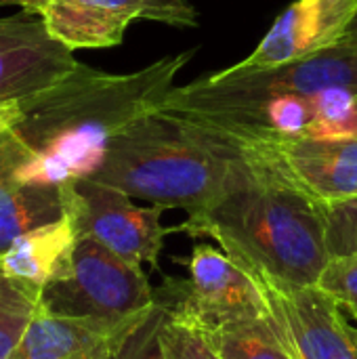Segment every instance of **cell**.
I'll list each match as a JSON object with an SVG mask.
<instances>
[{"instance_id":"21","label":"cell","mask_w":357,"mask_h":359,"mask_svg":"<svg viewBox=\"0 0 357 359\" xmlns=\"http://www.w3.org/2000/svg\"><path fill=\"white\" fill-rule=\"evenodd\" d=\"M318 288L357 320V255L330 257L318 280Z\"/></svg>"},{"instance_id":"6","label":"cell","mask_w":357,"mask_h":359,"mask_svg":"<svg viewBox=\"0 0 357 359\" xmlns=\"http://www.w3.org/2000/svg\"><path fill=\"white\" fill-rule=\"evenodd\" d=\"M187 280H166L154 288V301L204 332L269 318L263 284L227 252L200 244L187 261Z\"/></svg>"},{"instance_id":"26","label":"cell","mask_w":357,"mask_h":359,"mask_svg":"<svg viewBox=\"0 0 357 359\" xmlns=\"http://www.w3.org/2000/svg\"><path fill=\"white\" fill-rule=\"evenodd\" d=\"M11 135H13V130H8V133H4V135H0V158H2V154L6 151V147H8V141H11Z\"/></svg>"},{"instance_id":"2","label":"cell","mask_w":357,"mask_h":359,"mask_svg":"<svg viewBox=\"0 0 357 359\" xmlns=\"http://www.w3.org/2000/svg\"><path fill=\"white\" fill-rule=\"evenodd\" d=\"M191 57L194 50L166 55L130 74L78 63L57 84L21 99V120L13 133L32 154L17 168V179L46 185L90 179L116 135L162 109Z\"/></svg>"},{"instance_id":"14","label":"cell","mask_w":357,"mask_h":359,"mask_svg":"<svg viewBox=\"0 0 357 359\" xmlns=\"http://www.w3.org/2000/svg\"><path fill=\"white\" fill-rule=\"evenodd\" d=\"M130 322L116 324L40 311L8 359H105L116 337Z\"/></svg>"},{"instance_id":"5","label":"cell","mask_w":357,"mask_h":359,"mask_svg":"<svg viewBox=\"0 0 357 359\" xmlns=\"http://www.w3.org/2000/svg\"><path fill=\"white\" fill-rule=\"evenodd\" d=\"M154 305V288L141 265L128 263L101 242L78 236L69 269L40 292V311L63 318L130 322Z\"/></svg>"},{"instance_id":"22","label":"cell","mask_w":357,"mask_h":359,"mask_svg":"<svg viewBox=\"0 0 357 359\" xmlns=\"http://www.w3.org/2000/svg\"><path fill=\"white\" fill-rule=\"evenodd\" d=\"M324 212L330 257L357 255V198L324 204Z\"/></svg>"},{"instance_id":"4","label":"cell","mask_w":357,"mask_h":359,"mask_svg":"<svg viewBox=\"0 0 357 359\" xmlns=\"http://www.w3.org/2000/svg\"><path fill=\"white\" fill-rule=\"evenodd\" d=\"M330 86L349 88L357 95V50L335 46L295 63L261 69L236 63L185 86H175L162 103V111L248 143L271 99L282 95L316 97Z\"/></svg>"},{"instance_id":"7","label":"cell","mask_w":357,"mask_h":359,"mask_svg":"<svg viewBox=\"0 0 357 359\" xmlns=\"http://www.w3.org/2000/svg\"><path fill=\"white\" fill-rule=\"evenodd\" d=\"M65 215L76 236L101 242L128 263L158 265L164 236L160 206H137L133 198L116 187L93 179H72L63 185Z\"/></svg>"},{"instance_id":"20","label":"cell","mask_w":357,"mask_h":359,"mask_svg":"<svg viewBox=\"0 0 357 359\" xmlns=\"http://www.w3.org/2000/svg\"><path fill=\"white\" fill-rule=\"evenodd\" d=\"M162 343L168 359H221L208 332L170 313L162 326Z\"/></svg>"},{"instance_id":"23","label":"cell","mask_w":357,"mask_h":359,"mask_svg":"<svg viewBox=\"0 0 357 359\" xmlns=\"http://www.w3.org/2000/svg\"><path fill=\"white\" fill-rule=\"evenodd\" d=\"M21 120V103L19 101H0V135L15 128Z\"/></svg>"},{"instance_id":"27","label":"cell","mask_w":357,"mask_h":359,"mask_svg":"<svg viewBox=\"0 0 357 359\" xmlns=\"http://www.w3.org/2000/svg\"><path fill=\"white\" fill-rule=\"evenodd\" d=\"M0 6H19V0H0Z\"/></svg>"},{"instance_id":"25","label":"cell","mask_w":357,"mask_h":359,"mask_svg":"<svg viewBox=\"0 0 357 359\" xmlns=\"http://www.w3.org/2000/svg\"><path fill=\"white\" fill-rule=\"evenodd\" d=\"M48 4V0H19V6L25 8V11H32V13H42L44 6Z\"/></svg>"},{"instance_id":"10","label":"cell","mask_w":357,"mask_h":359,"mask_svg":"<svg viewBox=\"0 0 357 359\" xmlns=\"http://www.w3.org/2000/svg\"><path fill=\"white\" fill-rule=\"evenodd\" d=\"M80 61L55 40L42 17L21 11L0 19V101H21L69 76Z\"/></svg>"},{"instance_id":"13","label":"cell","mask_w":357,"mask_h":359,"mask_svg":"<svg viewBox=\"0 0 357 359\" xmlns=\"http://www.w3.org/2000/svg\"><path fill=\"white\" fill-rule=\"evenodd\" d=\"M29 149L11 135L0 158V257L23 233L65 217L61 185L27 183L17 179V168L29 158Z\"/></svg>"},{"instance_id":"8","label":"cell","mask_w":357,"mask_h":359,"mask_svg":"<svg viewBox=\"0 0 357 359\" xmlns=\"http://www.w3.org/2000/svg\"><path fill=\"white\" fill-rule=\"evenodd\" d=\"M40 17L69 50L116 46L126 27L141 19L173 27H194L200 21L189 0H48Z\"/></svg>"},{"instance_id":"9","label":"cell","mask_w":357,"mask_h":359,"mask_svg":"<svg viewBox=\"0 0 357 359\" xmlns=\"http://www.w3.org/2000/svg\"><path fill=\"white\" fill-rule=\"evenodd\" d=\"M269 320L295 359H357L351 326L341 307L318 286H267Z\"/></svg>"},{"instance_id":"1","label":"cell","mask_w":357,"mask_h":359,"mask_svg":"<svg viewBox=\"0 0 357 359\" xmlns=\"http://www.w3.org/2000/svg\"><path fill=\"white\" fill-rule=\"evenodd\" d=\"M177 229L219 242L267 286H318L330 261L324 204L301 189L259 143H244L227 187Z\"/></svg>"},{"instance_id":"19","label":"cell","mask_w":357,"mask_h":359,"mask_svg":"<svg viewBox=\"0 0 357 359\" xmlns=\"http://www.w3.org/2000/svg\"><path fill=\"white\" fill-rule=\"evenodd\" d=\"M166 307L158 301L137 316L114 341L105 359H168L162 343Z\"/></svg>"},{"instance_id":"3","label":"cell","mask_w":357,"mask_h":359,"mask_svg":"<svg viewBox=\"0 0 357 359\" xmlns=\"http://www.w3.org/2000/svg\"><path fill=\"white\" fill-rule=\"evenodd\" d=\"M244 143L168 111H154L116 135L90 177L160 208L196 212L227 187Z\"/></svg>"},{"instance_id":"12","label":"cell","mask_w":357,"mask_h":359,"mask_svg":"<svg viewBox=\"0 0 357 359\" xmlns=\"http://www.w3.org/2000/svg\"><path fill=\"white\" fill-rule=\"evenodd\" d=\"M278 166L320 204L357 198V137L320 141L311 137L259 141Z\"/></svg>"},{"instance_id":"24","label":"cell","mask_w":357,"mask_h":359,"mask_svg":"<svg viewBox=\"0 0 357 359\" xmlns=\"http://www.w3.org/2000/svg\"><path fill=\"white\" fill-rule=\"evenodd\" d=\"M337 46L353 48V50H357V13H356V17H353V21L349 23V27L345 29V34L341 36V40L337 42Z\"/></svg>"},{"instance_id":"11","label":"cell","mask_w":357,"mask_h":359,"mask_svg":"<svg viewBox=\"0 0 357 359\" xmlns=\"http://www.w3.org/2000/svg\"><path fill=\"white\" fill-rule=\"evenodd\" d=\"M357 13V0H295L240 67H278L335 48Z\"/></svg>"},{"instance_id":"16","label":"cell","mask_w":357,"mask_h":359,"mask_svg":"<svg viewBox=\"0 0 357 359\" xmlns=\"http://www.w3.org/2000/svg\"><path fill=\"white\" fill-rule=\"evenodd\" d=\"M221 359H295L271 320H255L208 332Z\"/></svg>"},{"instance_id":"28","label":"cell","mask_w":357,"mask_h":359,"mask_svg":"<svg viewBox=\"0 0 357 359\" xmlns=\"http://www.w3.org/2000/svg\"><path fill=\"white\" fill-rule=\"evenodd\" d=\"M351 334H353V341H356L357 345V328H351Z\"/></svg>"},{"instance_id":"17","label":"cell","mask_w":357,"mask_h":359,"mask_svg":"<svg viewBox=\"0 0 357 359\" xmlns=\"http://www.w3.org/2000/svg\"><path fill=\"white\" fill-rule=\"evenodd\" d=\"M40 292L0 267V359L11 358L29 322L40 313Z\"/></svg>"},{"instance_id":"18","label":"cell","mask_w":357,"mask_h":359,"mask_svg":"<svg viewBox=\"0 0 357 359\" xmlns=\"http://www.w3.org/2000/svg\"><path fill=\"white\" fill-rule=\"evenodd\" d=\"M314 120L305 137L341 141L357 137V95L349 88L330 86L314 97Z\"/></svg>"},{"instance_id":"15","label":"cell","mask_w":357,"mask_h":359,"mask_svg":"<svg viewBox=\"0 0 357 359\" xmlns=\"http://www.w3.org/2000/svg\"><path fill=\"white\" fill-rule=\"evenodd\" d=\"M76 238V229L65 215L55 223L32 229L17 238L0 257V267L11 278L42 290L46 284L67 273Z\"/></svg>"}]
</instances>
